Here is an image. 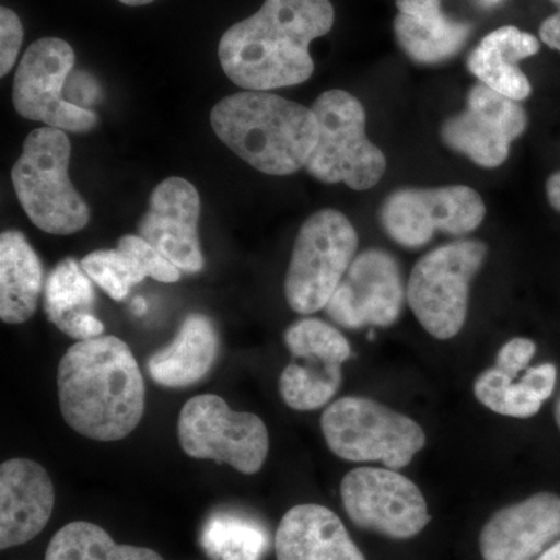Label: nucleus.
<instances>
[{"mask_svg": "<svg viewBox=\"0 0 560 560\" xmlns=\"http://www.w3.org/2000/svg\"><path fill=\"white\" fill-rule=\"evenodd\" d=\"M334 21L330 0H265L256 14L221 36V68L243 90L296 86L315 70L311 44L327 35Z\"/></svg>", "mask_w": 560, "mask_h": 560, "instance_id": "1", "label": "nucleus"}, {"mask_svg": "<svg viewBox=\"0 0 560 560\" xmlns=\"http://www.w3.org/2000/svg\"><path fill=\"white\" fill-rule=\"evenodd\" d=\"M66 423L88 440L127 438L145 411V382L130 346L113 335L77 341L58 364Z\"/></svg>", "mask_w": 560, "mask_h": 560, "instance_id": "2", "label": "nucleus"}, {"mask_svg": "<svg viewBox=\"0 0 560 560\" xmlns=\"http://www.w3.org/2000/svg\"><path fill=\"white\" fill-rule=\"evenodd\" d=\"M210 124L221 142L267 175L301 171L318 142L312 108L267 91L238 92L213 106Z\"/></svg>", "mask_w": 560, "mask_h": 560, "instance_id": "3", "label": "nucleus"}, {"mask_svg": "<svg viewBox=\"0 0 560 560\" xmlns=\"http://www.w3.org/2000/svg\"><path fill=\"white\" fill-rule=\"evenodd\" d=\"M69 162L66 132L44 127L27 136L11 172L22 209L47 234H75L90 223V206L70 183Z\"/></svg>", "mask_w": 560, "mask_h": 560, "instance_id": "4", "label": "nucleus"}, {"mask_svg": "<svg viewBox=\"0 0 560 560\" xmlns=\"http://www.w3.org/2000/svg\"><path fill=\"white\" fill-rule=\"evenodd\" d=\"M327 447L349 463H382L386 469L410 466L425 447V431L416 420L368 397H342L320 416Z\"/></svg>", "mask_w": 560, "mask_h": 560, "instance_id": "5", "label": "nucleus"}, {"mask_svg": "<svg viewBox=\"0 0 560 560\" xmlns=\"http://www.w3.org/2000/svg\"><path fill=\"white\" fill-rule=\"evenodd\" d=\"M318 120V142L307 172L327 184L345 183L368 190L385 175L386 158L366 136V110L349 92L331 90L312 106Z\"/></svg>", "mask_w": 560, "mask_h": 560, "instance_id": "6", "label": "nucleus"}, {"mask_svg": "<svg viewBox=\"0 0 560 560\" xmlns=\"http://www.w3.org/2000/svg\"><path fill=\"white\" fill-rule=\"evenodd\" d=\"M488 257V245L460 238L427 253L412 268L407 302L431 337L451 340L463 330L471 280Z\"/></svg>", "mask_w": 560, "mask_h": 560, "instance_id": "7", "label": "nucleus"}, {"mask_svg": "<svg viewBox=\"0 0 560 560\" xmlns=\"http://www.w3.org/2000/svg\"><path fill=\"white\" fill-rule=\"evenodd\" d=\"M359 235L345 213L324 209L304 221L287 271V302L300 315H313L329 304L357 257Z\"/></svg>", "mask_w": 560, "mask_h": 560, "instance_id": "8", "label": "nucleus"}, {"mask_svg": "<svg viewBox=\"0 0 560 560\" xmlns=\"http://www.w3.org/2000/svg\"><path fill=\"white\" fill-rule=\"evenodd\" d=\"M178 440L190 458L228 464L245 475L257 474L270 451L264 420L254 412L231 410L215 394H202L184 405Z\"/></svg>", "mask_w": 560, "mask_h": 560, "instance_id": "9", "label": "nucleus"}, {"mask_svg": "<svg viewBox=\"0 0 560 560\" xmlns=\"http://www.w3.org/2000/svg\"><path fill=\"white\" fill-rule=\"evenodd\" d=\"M485 217V201L467 186L399 189L386 198L378 212L383 231L407 249L429 245L438 231L463 237L478 230Z\"/></svg>", "mask_w": 560, "mask_h": 560, "instance_id": "10", "label": "nucleus"}, {"mask_svg": "<svg viewBox=\"0 0 560 560\" xmlns=\"http://www.w3.org/2000/svg\"><path fill=\"white\" fill-rule=\"evenodd\" d=\"M73 66L75 51L65 39L43 38L33 43L14 77L13 103L18 113L61 131L94 130L97 114L66 98V84Z\"/></svg>", "mask_w": 560, "mask_h": 560, "instance_id": "11", "label": "nucleus"}, {"mask_svg": "<svg viewBox=\"0 0 560 560\" xmlns=\"http://www.w3.org/2000/svg\"><path fill=\"white\" fill-rule=\"evenodd\" d=\"M341 500L353 525L393 540L412 539L430 522L429 506L418 486L386 467L350 470L341 481Z\"/></svg>", "mask_w": 560, "mask_h": 560, "instance_id": "12", "label": "nucleus"}, {"mask_svg": "<svg viewBox=\"0 0 560 560\" xmlns=\"http://www.w3.org/2000/svg\"><path fill=\"white\" fill-rule=\"evenodd\" d=\"M407 300L399 261L386 250H363L353 259L326 305L327 315L349 330L389 327Z\"/></svg>", "mask_w": 560, "mask_h": 560, "instance_id": "13", "label": "nucleus"}, {"mask_svg": "<svg viewBox=\"0 0 560 560\" xmlns=\"http://www.w3.org/2000/svg\"><path fill=\"white\" fill-rule=\"evenodd\" d=\"M528 127V114L521 102L478 83L467 95V106L445 120L442 142L485 168H497L510 156L511 143Z\"/></svg>", "mask_w": 560, "mask_h": 560, "instance_id": "14", "label": "nucleus"}, {"mask_svg": "<svg viewBox=\"0 0 560 560\" xmlns=\"http://www.w3.org/2000/svg\"><path fill=\"white\" fill-rule=\"evenodd\" d=\"M200 210V195L194 184L183 178L162 180L151 194L139 235L180 272H200L205 267L198 237Z\"/></svg>", "mask_w": 560, "mask_h": 560, "instance_id": "15", "label": "nucleus"}, {"mask_svg": "<svg viewBox=\"0 0 560 560\" xmlns=\"http://www.w3.org/2000/svg\"><path fill=\"white\" fill-rule=\"evenodd\" d=\"M560 537V497L539 492L497 511L480 533L482 560H537Z\"/></svg>", "mask_w": 560, "mask_h": 560, "instance_id": "16", "label": "nucleus"}, {"mask_svg": "<svg viewBox=\"0 0 560 560\" xmlns=\"http://www.w3.org/2000/svg\"><path fill=\"white\" fill-rule=\"evenodd\" d=\"M55 508L49 474L32 459L0 466V548L27 544L46 528Z\"/></svg>", "mask_w": 560, "mask_h": 560, "instance_id": "17", "label": "nucleus"}, {"mask_svg": "<svg viewBox=\"0 0 560 560\" xmlns=\"http://www.w3.org/2000/svg\"><path fill=\"white\" fill-rule=\"evenodd\" d=\"M278 560H366L341 518L319 504H298L279 523Z\"/></svg>", "mask_w": 560, "mask_h": 560, "instance_id": "18", "label": "nucleus"}, {"mask_svg": "<svg viewBox=\"0 0 560 560\" xmlns=\"http://www.w3.org/2000/svg\"><path fill=\"white\" fill-rule=\"evenodd\" d=\"M394 33L400 49L418 65H440L466 46L471 24L448 18L441 0H396Z\"/></svg>", "mask_w": 560, "mask_h": 560, "instance_id": "19", "label": "nucleus"}, {"mask_svg": "<svg viewBox=\"0 0 560 560\" xmlns=\"http://www.w3.org/2000/svg\"><path fill=\"white\" fill-rule=\"evenodd\" d=\"M539 50L536 36L514 25H504L486 35L471 50L467 68L490 90L523 102L529 97L533 88L521 69V61L534 57Z\"/></svg>", "mask_w": 560, "mask_h": 560, "instance_id": "20", "label": "nucleus"}, {"mask_svg": "<svg viewBox=\"0 0 560 560\" xmlns=\"http://www.w3.org/2000/svg\"><path fill=\"white\" fill-rule=\"evenodd\" d=\"M219 348V331L212 319L191 313L171 345L150 357V377L165 388H187L209 374Z\"/></svg>", "mask_w": 560, "mask_h": 560, "instance_id": "21", "label": "nucleus"}, {"mask_svg": "<svg viewBox=\"0 0 560 560\" xmlns=\"http://www.w3.org/2000/svg\"><path fill=\"white\" fill-rule=\"evenodd\" d=\"M91 278L73 259L60 261L44 283V312L54 326L73 340L102 337L105 326L94 315Z\"/></svg>", "mask_w": 560, "mask_h": 560, "instance_id": "22", "label": "nucleus"}, {"mask_svg": "<svg viewBox=\"0 0 560 560\" xmlns=\"http://www.w3.org/2000/svg\"><path fill=\"white\" fill-rule=\"evenodd\" d=\"M43 293V265L20 231L0 237V318L22 324L35 315Z\"/></svg>", "mask_w": 560, "mask_h": 560, "instance_id": "23", "label": "nucleus"}, {"mask_svg": "<svg viewBox=\"0 0 560 560\" xmlns=\"http://www.w3.org/2000/svg\"><path fill=\"white\" fill-rule=\"evenodd\" d=\"M46 560H164L150 548L119 545L101 526L72 522L47 547Z\"/></svg>", "mask_w": 560, "mask_h": 560, "instance_id": "24", "label": "nucleus"}, {"mask_svg": "<svg viewBox=\"0 0 560 560\" xmlns=\"http://www.w3.org/2000/svg\"><path fill=\"white\" fill-rule=\"evenodd\" d=\"M201 541L213 560H260L270 547V534L249 518L220 512L206 522Z\"/></svg>", "mask_w": 560, "mask_h": 560, "instance_id": "25", "label": "nucleus"}, {"mask_svg": "<svg viewBox=\"0 0 560 560\" xmlns=\"http://www.w3.org/2000/svg\"><path fill=\"white\" fill-rule=\"evenodd\" d=\"M341 383V366L329 368L298 360L280 374L279 393L291 410L313 411L329 404Z\"/></svg>", "mask_w": 560, "mask_h": 560, "instance_id": "26", "label": "nucleus"}, {"mask_svg": "<svg viewBox=\"0 0 560 560\" xmlns=\"http://www.w3.org/2000/svg\"><path fill=\"white\" fill-rule=\"evenodd\" d=\"M283 341L294 359L323 366H342L352 355L345 335L320 319L305 318L291 324Z\"/></svg>", "mask_w": 560, "mask_h": 560, "instance_id": "27", "label": "nucleus"}, {"mask_svg": "<svg viewBox=\"0 0 560 560\" xmlns=\"http://www.w3.org/2000/svg\"><path fill=\"white\" fill-rule=\"evenodd\" d=\"M475 397L497 415L508 418L529 419L540 411L541 401L530 396L522 383L504 374L499 368H490L478 375L474 385Z\"/></svg>", "mask_w": 560, "mask_h": 560, "instance_id": "28", "label": "nucleus"}, {"mask_svg": "<svg viewBox=\"0 0 560 560\" xmlns=\"http://www.w3.org/2000/svg\"><path fill=\"white\" fill-rule=\"evenodd\" d=\"M81 268L114 301L127 300L132 287L142 282L120 249L94 250L81 260Z\"/></svg>", "mask_w": 560, "mask_h": 560, "instance_id": "29", "label": "nucleus"}, {"mask_svg": "<svg viewBox=\"0 0 560 560\" xmlns=\"http://www.w3.org/2000/svg\"><path fill=\"white\" fill-rule=\"evenodd\" d=\"M117 249L130 259L140 279L151 278L158 282L173 283L180 279V271L171 260L153 248L140 235H124Z\"/></svg>", "mask_w": 560, "mask_h": 560, "instance_id": "30", "label": "nucleus"}, {"mask_svg": "<svg viewBox=\"0 0 560 560\" xmlns=\"http://www.w3.org/2000/svg\"><path fill=\"white\" fill-rule=\"evenodd\" d=\"M24 28L20 16L13 10L0 9V75L5 77L13 69L20 55Z\"/></svg>", "mask_w": 560, "mask_h": 560, "instance_id": "31", "label": "nucleus"}, {"mask_svg": "<svg viewBox=\"0 0 560 560\" xmlns=\"http://www.w3.org/2000/svg\"><path fill=\"white\" fill-rule=\"evenodd\" d=\"M536 342L529 338H512L500 349L495 368L515 381L522 371L528 370V364L536 355Z\"/></svg>", "mask_w": 560, "mask_h": 560, "instance_id": "32", "label": "nucleus"}, {"mask_svg": "<svg viewBox=\"0 0 560 560\" xmlns=\"http://www.w3.org/2000/svg\"><path fill=\"white\" fill-rule=\"evenodd\" d=\"M102 88L98 81L91 73L80 70L69 75L68 84H66V98L72 105L80 108L91 109L92 106L102 102Z\"/></svg>", "mask_w": 560, "mask_h": 560, "instance_id": "33", "label": "nucleus"}, {"mask_svg": "<svg viewBox=\"0 0 560 560\" xmlns=\"http://www.w3.org/2000/svg\"><path fill=\"white\" fill-rule=\"evenodd\" d=\"M556 381H558V368L552 363L529 368L521 378L523 388L528 390L530 396L540 400L541 404L550 399L552 393H555Z\"/></svg>", "mask_w": 560, "mask_h": 560, "instance_id": "34", "label": "nucleus"}, {"mask_svg": "<svg viewBox=\"0 0 560 560\" xmlns=\"http://www.w3.org/2000/svg\"><path fill=\"white\" fill-rule=\"evenodd\" d=\"M558 11L541 22L539 28L540 39L552 50L560 51V0H551Z\"/></svg>", "mask_w": 560, "mask_h": 560, "instance_id": "35", "label": "nucleus"}, {"mask_svg": "<svg viewBox=\"0 0 560 560\" xmlns=\"http://www.w3.org/2000/svg\"><path fill=\"white\" fill-rule=\"evenodd\" d=\"M547 197L551 208L560 213V172L552 173L547 180Z\"/></svg>", "mask_w": 560, "mask_h": 560, "instance_id": "36", "label": "nucleus"}, {"mask_svg": "<svg viewBox=\"0 0 560 560\" xmlns=\"http://www.w3.org/2000/svg\"><path fill=\"white\" fill-rule=\"evenodd\" d=\"M537 560H560V539L555 541Z\"/></svg>", "mask_w": 560, "mask_h": 560, "instance_id": "37", "label": "nucleus"}, {"mask_svg": "<svg viewBox=\"0 0 560 560\" xmlns=\"http://www.w3.org/2000/svg\"><path fill=\"white\" fill-rule=\"evenodd\" d=\"M132 312H135V315L142 316L147 313V302L142 300V298H136L135 301H132Z\"/></svg>", "mask_w": 560, "mask_h": 560, "instance_id": "38", "label": "nucleus"}, {"mask_svg": "<svg viewBox=\"0 0 560 560\" xmlns=\"http://www.w3.org/2000/svg\"><path fill=\"white\" fill-rule=\"evenodd\" d=\"M119 2L125 3V5L140 7L149 5V3L154 2V0H119Z\"/></svg>", "mask_w": 560, "mask_h": 560, "instance_id": "39", "label": "nucleus"}, {"mask_svg": "<svg viewBox=\"0 0 560 560\" xmlns=\"http://www.w3.org/2000/svg\"><path fill=\"white\" fill-rule=\"evenodd\" d=\"M555 419L556 423H558V429L560 431V389L555 400Z\"/></svg>", "mask_w": 560, "mask_h": 560, "instance_id": "40", "label": "nucleus"}, {"mask_svg": "<svg viewBox=\"0 0 560 560\" xmlns=\"http://www.w3.org/2000/svg\"><path fill=\"white\" fill-rule=\"evenodd\" d=\"M500 2H503V0H480L482 7H495Z\"/></svg>", "mask_w": 560, "mask_h": 560, "instance_id": "41", "label": "nucleus"}]
</instances>
